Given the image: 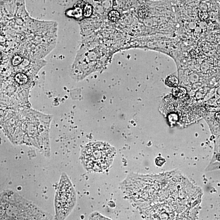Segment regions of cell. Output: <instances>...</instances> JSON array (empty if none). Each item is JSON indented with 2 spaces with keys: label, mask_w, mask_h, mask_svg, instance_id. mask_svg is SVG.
<instances>
[{
  "label": "cell",
  "mask_w": 220,
  "mask_h": 220,
  "mask_svg": "<svg viewBox=\"0 0 220 220\" xmlns=\"http://www.w3.org/2000/svg\"><path fill=\"white\" fill-rule=\"evenodd\" d=\"M0 219L53 220L54 216L41 209L33 202L14 191L7 190L1 193Z\"/></svg>",
  "instance_id": "6da1fadb"
},
{
  "label": "cell",
  "mask_w": 220,
  "mask_h": 220,
  "mask_svg": "<svg viewBox=\"0 0 220 220\" xmlns=\"http://www.w3.org/2000/svg\"><path fill=\"white\" fill-rule=\"evenodd\" d=\"M116 154V149L107 143L96 142L84 146L80 159L87 171L101 172L111 166Z\"/></svg>",
  "instance_id": "7a4b0ae2"
},
{
  "label": "cell",
  "mask_w": 220,
  "mask_h": 220,
  "mask_svg": "<svg viewBox=\"0 0 220 220\" xmlns=\"http://www.w3.org/2000/svg\"><path fill=\"white\" fill-rule=\"evenodd\" d=\"M76 202L75 190L68 176L63 173L55 195L54 219H65L74 209Z\"/></svg>",
  "instance_id": "3957f363"
},
{
  "label": "cell",
  "mask_w": 220,
  "mask_h": 220,
  "mask_svg": "<svg viewBox=\"0 0 220 220\" xmlns=\"http://www.w3.org/2000/svg\"><path fill=\"white\" fill-rule=\"evenodd\" d=\"M165 83L166 85L170 87H176L177 86L179 83V80L174 75H170L166 78Z\"/></svg>",
  "instance_id": "277c9868"
},
{
  "label": "cell",
  "mask_w": 220,
  "mask_h": 220,
  "mask_svg": "<svg viewBox=\"0 0 220 220\" xmlns=\"http://www.w3.org/2000/svg\"><path fill=\"white\" fill-rule=\"evenodd\" d=\"M172 93L173 95L175 97H182L187 94V91L183 87H177L173 88Z\"/></svg>",
  "instance_id": "5b68a950"
},
{
  "label": "cell",
  "mask_w": 220,
  "mask_h": 220,
  "mask_svg": "<svg viewBox=\"0 0 220 220\" xmlns=\"http://www.w3.org/2000/svg\"><path fill=\"white\" fill-rule=\"evenodd\" d=\"M15 80L16 82L20 84L26 83L28 80L27 75L22 73H17L15 77Z\"/></svg>",
  "instance_id": "8992f818"
},
{
  "label": "cell",
  "mask_w": 220,
  "mask_h": 220,
  "mask_svg": "<svg viewBox=\"0 0 220 220\" xmlns=\"http://www.w3.org/2000/svg\"><path fill=\"white\" fill-rule=\"evenodd\" d=\"M150 11L148 7L144 5L141 7L138 10V16L141 18H145L148 17L149 15Z\"/></svg>",
  "instance_id": "52a82bcc"
},
{
  "label": "cell",
  "mask_w": 220,
  "mask_h": 220,
  "mask_svg": "<svg viewBox=\"0 0 220 220\" xmlns=\"http://www.w3.org/2000/svg\"><path fill=\"white\" fill-rule=\"evenodd\" d=\"M108 17L112 21L116 22L119 20L120 18V15L118 11L116 10H112L109 13Z\"/></svg>",
  "instance_id": "ba28073f"
},
{
  "label": "cell",
  "mask_w": 220,
  "mask_h": 220,
  "mask_svg": "<svg viewBox=\"0 0 220 220\" xmlns=\"http://www.w3.org/2000/svg\"><path fill=\"white\" fill-rule=\"evenodd\" d=\"M92 13V7L89 4L85 6L84 9V15L85 17H88L91 15Z\"/></svg>",
  "instance_id": "9c48e42d"
},
{
  "label": "cell",
  "mask_w": 220,
  "mask_h": 220,
  "mask_svg": "<svg viewBox=\"0 0 220 220\" xmlns=\"http://www.w3.org/2000/svg\"><path fill=\"white\" fill-rule=\"evenodd\" d=\"M88 218L91 220L109 219L97 212L93 213L91 215H90Z\"/></svg>",
  "instance_id": "30bf717a"
},
{
  "label": "cell",
  "mask_w": 220,
  "mask_h": 220,
  "mask_svg": "<svg viewBox=\"0 0 220 220\" xmlns=\"http://www.w3.org/2000/svg\"><path fill=\"white\" fill-rule=\"evenodd\" d=\"M23 59L22 57L19 55H16L13 58L12 63L14 65L16 66L21 63Z\"/></svg>",
  "instance_id": "8fae6325"
},
{
  "label": "cell",
  "mask_w": 220,
  "mask_h": 220,
  "mask_svg": "<svg viewBox=\"0 0 220 220\" xmlns=\"http://www.w3.org/2000/svg\"><path fill=\"white\" fill-rule=\"evenodd\" d=\"M166 162L165 159L161 157H158L156 159L155 163L157 166H162L164 163Z\"/></svg>",
  "instance_id": "7c38bea8"
},
{
  "label": "cell",
  "mask_w": 220,
  "mask_h": 220,
  "mask_svg": "<svg viewBox=\"0 0 220 220\" xmlns=\"http://www.w3.org/2000/svg\"><path fill=\"white\" fill-rule=\"evenodd\" d=\"M199 16L201 20L204 21L208 18V13L205 11H200L199 13Z\"/></svg>",
  "instance_id": "4fadbf2b"
},
{
  "label": "cell",
  "mask_w": 220,
  "mask_h": 220,
  "mask_svg": "<svg viewBox=\"0 0 220 220\" xmlns=\"http://www.w3.org/2000/svg\"><path fill=\"white\" fill-rule=\"evenodd\" d=\"M215 117L216 121L220 123V111L218 112L215 114Z\"/></svg>",
  "instance_id": "5bb4252c"
},
{
  "label": "cell",
  "mask_w": 220,
  "mask_h": 220,
  "mask_svg": "<svg viewBox=\"0 0 220 220\" xmlns=\"http://www.w3.org/2000/svg\"><path fill=\"white\" fill-rule=\"evenodd\" d=\"M147 1H148V0H147Z\"/></svg>",
  "instance_id": "9a60e30c"
}]
</instances>
